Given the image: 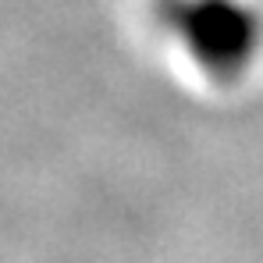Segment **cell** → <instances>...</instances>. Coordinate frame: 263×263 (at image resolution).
<instances>
[{
    "instance_id": "obj_1",
    "label": "cell",
    "mask_w": 263,
    "mask_h": 263,
    "mask_svg": "<svg viewBox=\"0 0 263 263\" xmlns=\"http://www.w3.org/2000/svg\"><path fill=\"white\" fill-rule=\"evenodd\" d=\"M157 18L217 82H235L263 40L260 14L246 0H160Z\"/></svg>"
}]
</instances>
